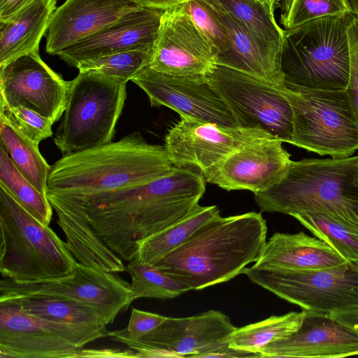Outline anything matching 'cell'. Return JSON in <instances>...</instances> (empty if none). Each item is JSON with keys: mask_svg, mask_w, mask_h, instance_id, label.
Segmentation results:
<instances>
[{"mask_svg": "<svg viewBox=\"0 0 358 358\" xmlns=\"http://www.w3.org/2000/svg\"><path fill=\"white\" fill-rule=\"evenodd\" d=\"M205 180L195 168L177 167L173 173L141 185L52 207L62 230L87 225L104 248L129 262L141 241L177 223L198 207L206 191Z\"/></svg>", "mask_w": 358, "mask_h": 358, "instance_id": "6da1fadb", "label": "cell"}, {"mask_svg": "<svg viewBox=\"0 0 358 358\" xmlns=\"http://www.w3.org/2000/svg\"><path fill=\"white\" fill-rule=\"evenodd\" d=\"M176 169L164 146L150 144L135 131L115 142L63 155L51 166L46 194L52 206L76 204L148 183Z\"/></svg>", "mask_w": 358, "mask_h": 358, "instance_id": "7a4b0ae2", "label": "cell"}, {"mask_svg": "<svg viewBox=\"0 0 358 358\" xmlns=\"http://www.w3.org/2000/svg\"><path fill=\"white\" fill-rule=\"evenodd\" d=\"M266 235L259 213L219 215L152 265L190 290L203 289L233 279L256 262Z\"/></svg>", "mask_w": 358, "mask_h": 358, "instance_id": "3957f363", "label": "cell"}, {"mask_svg": "<svg viewBox=\"0 0 358 358\" xmlns=\"http://www.w3.org/2000/svg\"><path fill=\"white\" fill-rule=\"evenodd\" d=\"M358 155L292 161L282 179L255 194L262 211L324 212L358 227Z\"/></svg>", "mask_w": 358, "mask_h": 358, "instance_id": "277c9868", "label": "cell"}, {"mask_svg": "<svg viewBox=\"0 0 358 358\" xmlns=\"http://www.w3.org/2000/svg\"><path fill=\"white\" fill-rule=\"evenodd\" d=\"M350 15L317 18L284 29L280 64L285 83L316 90H346Z\"/></svg>", "mask_w": 358, "mask_h": 358, "instance_id": "5b68a950", "label": "cell"}, {"mask_svg": "<svg viewBox=\"0 0 358 358\" xmlns=\"http://www.w3.org/2000/svg\"><path fill=\"white\" fill-rule=\"evenodd\" d=\"M0 272L17 282L48 281L70 275L78 261L66 242L0 186Z\"/></svg>", "mask_w": 358, "mask_h": 358, "instance_id": "8992f818", "label": "cell"}, {"mask_svg": "<svg viewBox=\"0 0 358 358\" xmlns=\"http://www.w3.org/2000/svg\"><path fill=\"white\" fill-rule=\"evenodd\" d=\"M293 112L292 144L331 158L358 150V119L346 90L324 91L281 86Z\"/></svg>", "mask_w": 358, "mask_h": 358, "instance_id": "52a82bcc", "label": "cell"}, {"mask_svg": "<svg viewBox=\"0 0 358 358\" xmlns=\"http://www.w3.org/2000/svg\"><path fill=\"white\" fill-rule=\"evenodd\" d=\"M126 84L79 71L70 81L66 108L53 141L63 155L113 141L127 97Z\"/></svg>", "mask_w": 358, "mask_h": 358, "instance_id": "ba28073f", "label": "cell"}, {"mask_svg": "<svg viewBox=\"0 0 358 358\" xmlns=\"http://www.w3.org/2000/svg\"><path fill=\"white\" fill-rule=\"evenodd\" d=\"M108 336L104 324L55 322L0 301V358H76L87 344Z\"/></svg>", "mask_w": 358, "mask_h": 358, "instance_id": "9c48e42d", "label": "cell"}, {"mask_svg": "<svg viewBox=\"0 0 358 358\" xmlns=\"http://www.w3.org/2000/svg\"><path fill=\"white\" fill-rule=\"evenodd\" d=\"M243 273L302 310L331 313L358 309V263L316 271L252 266Z\"/></svg>", "mask_w": 358, "mask_h": 358, "instance_id": "30bf717a", "label": "cell"}, {"mask_svg": "<svg viewBox=\"0 0 358 358\" xmlns=\"http://www.w3.org/2000/svg\"><path fill=\"white\" fill-rule=\"evenodd\" d=\"M205 76L238 127L259 129L292 144L293 112L281 86L220 64Z\"/></svg>", "mask_w": 358, "mask_h": 358, "instance_id": "8fae6325", "label": "cell"}, {"mask_svg": "<svg viewBox=\"0 0 358 358\" xmlns=\"http://www.w3.org/2000/svg\"><path fill=\"white\" fill-rule=\"evenodd\" d=\"M237 327L220 310H210L185 317H167L137 340H117L136 357H199L229 345Z\"/></svg>", "mask_w": 358, "mask_h": 358, "instance_id": "7c38bea8", "label": "cell"}, {"mask_svg": "<svg viewBox=\"0 0 358 358\" xmlns=\"http://www.w3.org/2000/svg\"><path fill=\"white\" fill-rule=\"evenodd\" d=\"M180 117L166 134L164 147L176 166L195 168L205 178L243 146L259 139L274 138L259 129L227 127Z\"/></svg>", "mask_w": 358, "mask_h": 358, "instance_id": "4fadbf2b", "label": "cell"}, {"mask_svg": "<svg viewBox=\"0 0 358 358\" xmlns=\"http://www.w3.org/2000/svg\"><path fill=\"white\" fill-rule=\"evenodd\" d=\"M23 295H46L73 299L103 310L113 322L136 300L131 284L116 273L78 262L68 275L48 281L17 282L3 278L0 299Z\"/></svg>", "mask_w": 358, "mask_h": 358, "instance_id": "5bb4252c", "label": "cell"}, {"mask_svg": "<svg viewBox=\"0 0 358 358\" xmlns=\"http://www.w3.org/2000/svg\"><path fill=\"white\" fill-rule=\"evenodd\" d=\"M69 88L70 81L53 71L39 51L0 66V100L10 106L29 108L53 124L64 113Z\"/></svg>", "mask_w": 358, "mask_h": 358, "instance_id": "9a60e30c", "label": "cell"}, {"mask_svg": "<svg viewBox=\"0 0 358 358\" xmlns=\"http://www.w3.org/2000/svg\"><path fill=\"white\" fill-rule=\"evenodd\" d=\"M131 81L145 92L153 107L166 106L180 116L238 127L233 114L205 76H171L147 66Z\"/></svg>", "mask_w": 358, "mask_h": 358, "instance_id": "2e32d148", "label": "cell"}, {"mask_svg": "<svg viewBox=\"0 0 358 358\" xmlns=\"http://www.w3.org/2000/svg\"><path fill=\"white\" fill-rule=\"evenodd\" d=\"M216 52L182 4L163 10L148 66L176 76H205L216 64Z\"/></svg>", "mask_w": 358, "mask_h": 358, "instance_id": "e0dca14e", "label": "cell"}, {"mask_svg": "<svg viewBox=\"0 0 358 358\" xmlns=\"http://www.w3.org/2000/svg\"><path fill=\"white\" fill-rule=\"evenodd\" d=\"M282 143L267 138L248 143L231 154L205 179L227 191H264L282 179L292 162Z\"/></svg>", "mask_w": 358, "mask_h": 358, "instance_id": "ac0fdd59", "label": "cell"}, {"mask_svg": "<svg viewBox=\"0 0 358 358\" xmlns=\"http://www.w3.org/2000/svg\"><path fill=\"white\" fill-rule=\"evenodd\" d=\"M163 10L141 6L99 31L67 47L57 56L69 66L115 52L142 50L152 51Z\"/></svg>", "mask_w": 358, "mask_h": 358, "instance_id": "d6986e66", "label": "cell"}, {"mask_svg": "<svg viewBox=\"0 0 358 358\" xmlns=\"http://www.w3.org/2000/svg\"><path fill=\"white\" fill-rule=\"evenodd\" d=\"M263 357L339 358L358 355V333L330 313L306 310L299 329L261 350Z\"/></svg>", "mask_w": 358, "mask_h": 358, "instance_id": "ffe728a7", "label": "cell"}, {"mask_svg": "<svg viewBox=\"0 0 358 358\" xmlns=\"http://www.w3.org/2000/svg\"><path fill=\"white\" fill-rule=\"evenodd\" d=\"M140 7L136 0H66L52 16L45 51L57 55Z\"/></svg>", "mask_w": 358, "mask_h": 358, "instance_id": "44dd1931", "label": "cell"}, {"mask_svg": "<svg viewBox=\"0 0 358 358\" xmlns=\"http://www.w3.org/2000/svg\"><path fill=\"white\" fill-rule=\"evenodd\" d=\"M206 1L224 25L231 41L229 50L216 57V64L244 72L275 85H283L280 52L257 40L241 21L215 1Z\"/></svg>", "mask_w": 358, "mask_h": 358, "instance_id": "7402d4cb", "label": "cell"}, {"mask_svg": "<svg viewBox=\"0 0 358 358\" xmlns=\"http://www.w3.org/2000/svg\"><path fill=\"white\" fill-rule=\"evenodd\" d=\"M348 262L334 248L303 231L275 233L265 243L254 267L316 271Z\"/></svg>", "mask_w": 358, "mask_h": 358, "instance_id": "603a6c76", "label": "cell"}, {"mask_svg": "<svg viewBox=\"0 0 358 358\" xmlns=\"http://www.w3.org/2000/svg\"><path fill=\"white\" fill-rule=\"evenodd\" d=\"M56 5L57 0H33L14 16L0 22V66L39 51Z\"/></svg>", "mask_w": 358, "mask_h": 358, "instance_id": "cb8c5ba5", "label": "cell"}, {"mask_svg": "<svg viewBox=\"0 0 358 358\" xmlns=\"http://www.w3.org/2000/svg\"><path fill=\"white\" fill-rule=\"evenodd\" d=\"M29 314L46 320L76 324H104L113 322L101 310L85 303L53 296L23 295L0 299Z\"/></svg>", "mask_w": 358, "mask_h": 358, "instance_id": "d4e9b609", "label": "cell"}, {"mask_svg": "<svg viewBox=\"0 0 358 358\" xmlns=\"http://www.w3.org/2000/svg\"><path fill=\"white\" fill-rule=\"evenodd\" d=\"M220 215L216 206H201L177 223L141 241L135 257L141 263L153 264L184 243L201 227Z\"/></svg>", "mask_w": 358, "mask_h": 358, "instance_id": "484cf974", "label": "cell"}, {"mask_svg": "<svg viewBox=\"0 0 358 358\" xmlns=\"http://www.w3.org/2000/svg\"><path fill=\"white\" fill-rule=\"evenodd\" d=\"M1 146L13 163L43 194H46L51 166L41 154L38 145L15 129L0 115Z\"/></svg>", "mask_w": 358, "mask_h": 358, "instance_id": "4316f807", "label": "cell"}, {"mask_svg": "<svg viewBox=\"0 0 358 358\" xmlns=\"http://www.w3.org/2000/svg\"><path fill=\"white\" fill-rule=\"evenodd\" d=\"M292 217L348 262L358 263V227L324 212L296 213Z\"/></svg>", "mask_w": 358, "mask_h": 358, "instance_id": "83f0119b", "label": "cell"}, {"mask_svg": "<svg viewBox=\"0 0 358 358\" xmlns=\"http://www.w3.org/2000/svg\"><path fill=\"white\" fill-rule=\"evenodd\" d=\"M306 310L272 315L262 321L236 328L229 338L232 348L259 352L268 344L287 338L301 327Z\"/></svg>", "mask_w": 358, "mask_h": 358, "instance_id": "f1b7e54d", "label": "cell"}, {"mask_svg": "<svg viewBox=\"0 0 358 358\" xmlns=\"http://www.w3.org/2000/svg\"><path fill=\"white\" fill-rule=\"evenodd\" d=\"M268 47L281 52L284 31L276 22L274 9L263 0H214Z\"/></svg>", "mask_w": 358, "mask_h": 358, "instance_id": "f546056e", "label": "cell"}, {"mask_svg": "<svg viewBox=\"0 0 358 358\" xmlns=\"http://www.w3.org/2000/svg\"><path fill=\"white\" fill-rule=\"evenodd\" d=\"M0 186L29 213L49 226L52 207L47 195L40 192L17 169L7 152L0 147Z\"/></svg>", "mask_w": 358, "mask_h": 358, "instance_id": "4dcf8cb0", "label": "cell"}, {"mask_svg": "<svg viewBox=\"0 0 358 358\" xmlns=\"http://www.w3.org/2000/svg\"><path fill=\"white\" fill-rule=\"evenodd\" d=\"M126 271L131 277V287L136 299H170L191 291L187 285L154 265L141 263L136 257L128 262Z\"/></svg>", "mask_w": 358, "mask_h": 358, "instance_id": "1f68e13d", "label": "cell"}, {"mask_svg": "<svg viewBox=\"0 0 358 358\" xmlns=\"http://www.w3.org/2000/svg\"><path fill=\"white\" fill-rule=\"evenodd\" d=\"M152 52L131 50L115 52L83 61L76 68L127 83L148 66Z\"/></svg>", "mask_w": 358, "mask_h": 358, "instance_id": "d6a6232c", "label": "cell"}, {"mask_svg": "<svg viewBox=\"0 0 358 358\" xmlns=\"http://www.w3.org/2000/svg\"><path fill=\"white\" fill-rule=\"evenodd\" d=\"M285 30L327 16L352 14L347 0H277Z\"/></svg>", "mask_w": 358, "mask_h": 358, "instance_id": "836d02e7", "label": "cell"}, {"mask_svg": "<svg viewBox=\"0 0 358 358\" xmlns=\"http://www.w3.org/2000/svg\"><path fill=\"white\" fill-rule=\"evenodd\" d=\"M182 6L213 46L216 57L229 50L231 41L228 31L206 0H187Z\"/></svg>", "mask_w": 358, "mask_h": 358, "instance_id": "e575fe53", "label": "cell"}, {"mask_svg": "<svg viewBox=\"0 0 358 358\" xmlns=\"http://www.w3.org/2000/svg\"><path fill=\"white\" fill-rule=\"evenodd\" d=\"M0 115L32 142L39 145L52 136L53 122L22 106H10L0 100Z\"/></svg>", "mask_w": 358, "mask_h": 358, "instance_id": "d590c367", "label": "cell"}, {"mask_svg": "<svg viewBox=\"0 0 358 358\" xmlns=\"http://www.w3.org/2000/svg\"><path fill=\"white\" fill-rule=\"evenodd\" d=\"M167 317L133 308L126 328L110 331V337L117 341L120 338L137 340L157 328Z\"/></svg>", "mask_w": 358, "mask_h": 358, "instance_id": "8d00e7d4", "label": "cell"}, {"mask_svg": "<svg viewBox=\"0 0 358 358\" xmlns=\"http://www.w3.org/2000/svg\"><path fill=\"white\" fill-rule=\"evenodd\" d=\"M348 38L350 51V73L346 91L358 119V17L349 16Z\"/></svg>", "mask_w": 358, "mask_h": 358, "instance_id": "74e56055", "label": "cell"}, {"mask_svg": "<svg viewBox=\"0 0 358 358\" xmlns=\"http://www.w3.org/2000/svg\"><path fill=\"white\" fill-rule=\"evenodd\" d=\"M78 357H136L130 348L121 350L115 348L85 349L83 348L76 356Z\"/></svg>", "mask_w": 358, "mask_h": 358, "instance_id": "f35d334b", "label": "cell"}, {"mask_svg": "<svg viewBox=\"0 0 358 358\" xmlns=\"http://www.w3.org/2000/svg\"><path fill=\"white\" fill-rule=\"evenodd\" d=\"M203 357H263L259 352H253L244 350L237 349L228 345L214 351L206 353Z\"/></svg>", "mask_w": 358, "mask_h": 358, "instance_id": "ab89813d", "label": "cell"}, {"mask_svg": "<svg viewBox=\"0 0 358 358\" xmlns=\"http://www.w3.org/2000/svg\"><path fill=\"white\" fill-rule=\"evenodd\" d=\"M32 1L0 0V22H3L14 16Z\"/></svg>", "mask_w": 358, "mask_h": 358, "instance_id": "60d3db41", "label": "cell"}, {"mask_svg": "<svg viewBox=\"0 0 358 358\" xmlns=\"http://www.w3.org/2000/svg\"><path fill=\"white\" fill-rule=\"evenodd\" d=\"M331 316L358 333V309L336 311L330 313Z\"/></svg>", "mask_w": 358, "mask_h": 358, "instance_id": "b9f144b4", "label": "cell"}, {"mask_svg": "<svg viewBox=\"0 0 358 358\" xmlns=\"http://www.w3.org/2000/svg\"><path fill=\"white\" fill-rule=\"evenodd\" d=\"M141 6L166 10L177 7L187 0H136Z\"/></svg>", "mask_w": 358, "mask_h": 358, "instance_id": "7bdbcfd3", "label": "cell"}, {"mask_svg": "<svg viewBox=\"0 0 358 358\" xmlns=\"http://www.w3.org/2000/svg\"><path fill=\"white\" fill-rule=\"evenodd\" d=\"M353 15L358 17V0H347Z\"/></svg>", "mask_w": 358, "mask_h": 358, "instance_id": "ee69618b", "label": "cell"}, {"mask_svg": "<svg viewBox=\"0 0 358 358\" xmlns=\"http://www.w3.org/2000/svg\"><path fill=\"white\" fill-rule=\"evenodd\" d=\"M266 3H267L270 7L275 10L276 7L277 0H263Z\"/></svg>", "mask_w": 358, "mask_h": 358, "instance_id": "f6af8a7d", "label": "cell"}, {"mask_svg": "<svg viewBox=\"0 0 358 358\" xmlns=\"http://www.w3.org/2000/svg\"><path fill=\"white\" fill-rule=\"evenodd\" d=\"M357 175H358V160H357Z\"/></svg>", "mask_w": 358, "mask_h": 358, "instance_id": "bcb514c9", "label": "cell"}]
</instances>
